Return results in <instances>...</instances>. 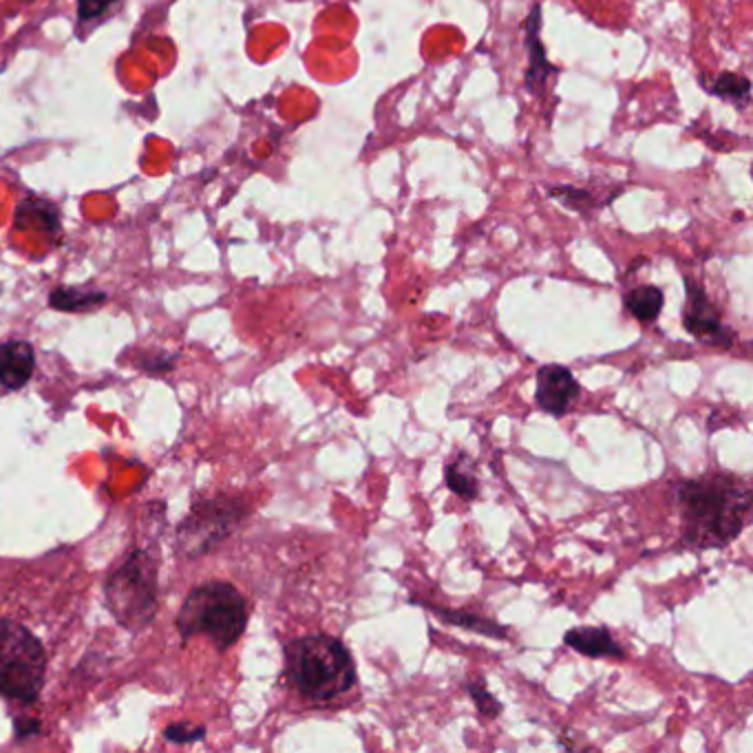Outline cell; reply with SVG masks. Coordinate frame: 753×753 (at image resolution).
<instances>
[{
    "instance_id": "cell-3",
    "label": "cell",
    "mask_w": 753,
    "mask_h": 753,
    "mask_svg": "<svg viewBox=\"0 0 753 753\" xmlns=\"http://www.w3.org/2000/svg\"><path fill=\"white\" fill-rule=\"evenodd\" d=\"M248 625V603L226 581H208L195 588L184 601L177 628L184 639L206 634L219 650L232 648Z\"/></svg>"
},
{
    "instance_id": "cell-9",
    "label": "cell",
    "mask_w": 753,
    "mask_h": 753,
    "mask_svg": "<svg viewBox=\"0 0 753 753\" xmlns=\"http://www.w3.org/2000/svg\"><path fill=\"white\" fill-rule=\"evenodd\" d=\"M564 643L577 654L588 656V659H623L625 650L621 643L606 628L597 625H581L566 632Z\"/></svg>"
},
{
    "instance_id": "cell-20",
    "label": "cell",
    "mask_w": 753,
    "mask_h": 753,
    "mask_svg": "<svg viewBox=\"0 0 753 753\" xmlns=\"http://www.w3.org/2000/svg\"><path fill=\"white\" fill-rule=\"evenodd\" d=\"M38 729L40 727H38L36 720H27V718L16 720V734H18V738H29L31 734H36Z\"/></svg>"
},
{
    "instance_id": "cell-10",
    "label": "cell",
    "mask_w": 753,
    "mask_h": 753,
    "mask_svg": "<svg viewBox=\"0 0 753 753\" xmlns=\"http://www.w3.org/2000/svg\"><path fill=\"white\" fill-rule=\"evenodd\" d=\"M36 356L29 343H3L0 345V385L7 389H20L34 374Z\"/></svg>"
},
{
    "instance_id": "cell-15",
    "label": "cell",
    "mask_w": 753,
    "mask_h": 753,
    "mask_svg": "<svg viewBox=\"0 0 753 753\" xmlns=\"http://www.w3.org/2000/svg\"><path fill=\"white\" fill-rule=\"evenodd\" d=\"M106 301L104 292L95 290H82V288H58L49 296L51 307H56L60 312H84L91 307H98Z\"/></svg>"
},
{
    "instance_id": "cell-7",
    "label": "cell",
    "mask_w": 753,
    "mask_h": 753,
    "mask_svg": "<svg viewBox=\"0 0 753 753\" xmlns=\"http://www.w3.org/2000/svg\"><path fill=\"white\" fill-rule=\"evenodd\" d=\"M687 288V303L683 310V325L698 343L729 349L734 345V332L729 330L723 321L718 307L709 299L703 285H698L692 279H685Z\"/></svg>"
},
{
    "instance_id": "cell-8",
    "label": "cell",
    "mask_w": 753,
    "mask_h": 753,
    "mask_svg": "<svg viewBox=\"0 0 753 753\" xmlns=\"http://www.w3.org/2000/svg\"><path fill=\"white\" fill-rule=\"evenodd\" d=\"M581 396V387L572 371L564 365L550 363L537 369V407L555 418H564L575 407Z\"/></svg>"
},
{
    "instance_id": "cell-12",
    "label": "cell",
    "mask_w": 753,
    "mask_h": 753,
    "mask_svg": "<svg viewBox=\"0 0 753 753\" xmlns=\"http://www.w3.org/2000/svg\"><path fill=\"white\" fill-rule=\"evenodd\" d=\"M663 303V290L656 288V285H639V288H632L623 296L625 310L641 323L656 321L663 310Z\"/></svg>"
},
{
    "instance_id": "cell-5",
    "label": "cell",
    "mask_w": 753,
    "mask_h": 753,
    "mask_svg": "<svg viewBox=\"0 0 753 753\" xmlns=\"http://www.w3.org/2000/svg\"><path fill=\"white\" fill-rule=\"evenodd\" d=\"M47 656L40 641L20 623L0 619V694L36 701L45 683Z\"/></svg>"
},
{
    "instance_id": "cell-11",
    "label": "cell",
    "mask_w": 753,
    "mask_h": 753,
    "mask_svg": "<svg viewBox=\"0 0 753 753\" xmlns=\"http://www.w3.org/2000/svg\"><path fill=\"white\" fill-rule=\"evenodd\" d=\"M539 25H542V18H539V7H533L528 20H526V49H528V69H526V87L530 91L544 89L548 78L555 73V67H550V62L546 58V51L542 40H539Z\"/></svg>"
},
{
    "instance_id": "cell-19",
    "label": "cell",
    "mask_w": 753,
    "mask_h": 753,
    "mask_svg": "<svg viewBox=\"0 0 753 753\" xmlns=\"http://www.w3.org/2000/svg\"><path fill=\"white\" fill-rule=\"evenodd\" d=\"M204 734L206 731L201 727H188V725H171L164 731L166 740H173V742H193V740L204 738Z\"/></svg>"
},
{
    "instance_id": "cell-1",
    "label": "cell",
    "mask_w": 753,
    "mask_h": 753,
    "mask_svg": "<svg viewBox=\"0 0 753 753\" xmlns=\"http://www.w3.org/2000/svg\"><path fill=\"white\" fill-rule=\"evenodd\" d=\"M674 502L689 548H727L745 530L753 495L738 475L712 471L674 486Z\"/></svg>"
},
{
    "instance_id": "cell-18",
    "label": "cell",
    "mask_w": 753,
    "mask_h": 753,
    "mask_svg": "<svg viewBox=\"0 0 753 753\" xmlns=\"http://www.w3.org/2000/svg\"><path fill=\"white\" fill-rule=\"evenodd\" d=\"M118 0H78V18L80 20H95L102 16Z\"/></svg>"
},
{
    "instance_id": "cell-6",
    "label": "cell",
    "mask_w": 753,
    "mask_h": 753,
    "mask_svg": "<svg viewBox=\"0 0 753 753\" xmlns=\"http://www.w3.org/2000/svg\"><path fill=\"white\" fill-rule=\"evenodd\" d=\"M246 506L235 500H210L193 508V513L177 533V550L186 557H199L224 539L246 517Z\"/></svg>"
},
{
    "instance_id": "cell-4",
    "label": "cell",
    "mask_w": 753,
    "mask_h": 753,
    "mask_svg": "<svg viewBox=\"0 0 753 753\" xmlns=\"http://www.w3.org/2000/svg\"><path fill=\"white\" fill-rule=\"evenodd\" d=\"M106 603L122 628L142 630L157 610V566L144 550L135 553L106 581Z\"/></svg>"
},
{
    "instance_id": "cell-14",
    "label": "cell",
    "mask_w": 753,
    "mask_h": 753,
    "mask_svg": "<svg viewBox=\"0 0 753 753\" xmlns=\"http://www.w3.org/2000/svg\"><path fill=\"white\" fill-rule=\"evenodd\" d=\"M444 482H447V489L464 502H473L477 500V495H480V480H477L471 462L466 460L464 455L447 464V469H444Z\"/></svg>"
},
{
    "instance_id": "cell-2",
    "label": "cell",
    "mask_w": 753,
    "mask_h": 753,
    "mask_svg": "<svg viewBox=\"0 0 753 753\" xmlns=\"http://www.w3.org/2000/svg\"><path fill=\"white\" fill-rule=\"evenodd\" d=\"M285 672L307 701H334L356 685L354 656L330 634L301 636L285 648Z\"/></svg>"
},
{
    "instance_id": "cell-13",
    "label": "cell",
    "mask_w": 753,
    "mask_h": 753,
    "mask_svg": "<svg viewBox=\"0 0 753 753\" xmlns=\"http://www.w3.org/2000/svg\"><path fill=\"white\" fill-rule=\"evenodd\" d=\"M424 606H427V603H424ZM427 608L433 614H436L438 619H442L444 623L458 625V628H464L469 632L491 636V639H506V636H508V630L504 628V625L495 623L491 619H484V617H480V614H473V612H466V610H444L440 606H427Z\"/></svg>"
},
{
    "instance_id": "cell-17",
    "label": "cell",
    "mask_w": 753,
    "mask_h": 753,
    "mask_svg": "<svg viewBox=\"0 0 753 753\" xmlns=\"http://www.w3.org/2000/svg\"><path fill=\"white\" fill-rule=\"evenodd\" d=\"M466 692H469V696L473 698V703L477 707V712H480L484 718H497L502 714V703L497 701V698L486 689V685L482 681H475V678H469V681L464 683Z\"/></svg>"
},
{
    "instance_id": "cell-16",
    "label": "cell",
    "mask_w": 753,
    "mask_h": 753,
    "mask_svg": "<svg viewBox=\"0 0 753 753\" xmlns=\"http://www.w3.org/2000/svg\"><path fill=\"white\" fill-rule=\"evenodd\" d=\"M709 93L718 95L736 106H745L749 102V93H751V82L745 76H738V73H720V76L714 78V82L709 84Z\"/></svg>"
}]
</instances>
